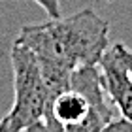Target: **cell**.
I'll list each match as a JSON object with an SVG mask.
<instances>
[{"label":"cell","instance_id":"52a82bcc","mask_svg":"<svg viewBox=\"0 0 132 132\" xmlns=\"http://www.w3.org/2000/svg\"><path fill=\"white\" fill-rule=\"evenodd\" d=\"M117 47H119V53H121V59H123L125 66H127V72L132 79V49H128L125 44H117Z\"/></svg>","mask_w":132,"mask_h":132},{"label":"cell","instance_id":"7a4b0ae2","mask_svg":"<svg viewBox=\"0 0 132 132\" xmlns=\"http://www.w3.org/2000/svg\"><path fill=\"white\" fill-rule=\"evenodd\" d=\"M47 113L68 132H102L115 119V106L102 83L98 64L72 72L70 87L53 96Z\"/></svg>","mask_w":132,"mask_h":132},{"label":"cell","instance_id":"5b68a950","mask_svg":"<svg viewBox=\"0 0 132 132\" xmlns=\"http://www.w3.org/2000/svg\"><path fill=\"white\" fill-rule=\"evenodd\" d=\"M23 132H68L64 127H61L55 119H53L49 113L45 111V115L42 117V119H38L36 123H32L28 128H25Z\"/></svg>","mask_w":132,"mask_h":132},{"label":"cell","instance_id":"9c48e42d","mask_svg":"<svg viewBox=\"0 0 132 132\" xmlns=\"http://www.w3.org/2000/svg\"><path fill=\"white\" fill-rule=\"evenodd\" d=\"M113 125H115L117 132H132V121H128V119H113Z\"/></svg>","mask_w":132,"mask_h":132},{"label":"cell","instance_id":"8992f818","mask_svg":"<svg viewBox=\"0 0 132 132\" xmlns=\"http://www.w3.org/2000/svg\"><path fill=\"white\" fill-rule=\"evenodd\" d=\"M38 6H42V10L47 13L49 19L61 17V0H34Z\"/></svg>","mask_w":132,"mask_h":132},{"label":"cell","instance_id":"30bf717a","mask_svg":"<svg viewBox=\"0 0 132 132\" xmlns=\"http://www.w3.org/2000/svg\"><path fill=\"white\" fill-rule=\"evenodd\" d=\"M102 132H117V128H115V125H113V121H111L110 125H108V127H106L104 130H102Z\"/></svg>","mask_w":132,"mask_h":132},{"label":"cell","instance_id":"277c9868","mask_svg":"<svg viewBox=\"0 0 132 132\" xmlns=\"http://www.w3.org/2000/svg\"><path fill=\"white\" fill-rule=\"evenodd\" d=\"M98 68L104 89L110 100L113 102V106L117 108L121 117L132 121V79L121 59L117 44L106 49V53L98 61Z\"/></svg>","mask_w":132,"mask_h":132},{"label":"cell","instance_id":"3957f363","mask_svg":"<svg viewBox=\"0 0 132 132\" xmlns=\"http://www.w3.org/2000/svg\"><path fill=\"white\" fill-rule=\"evenodd\" d=\"M10 62L13 72L15 98L8 115L11 123L23 132L45 115L47 106L51 102V94L42 76L40 61L32 53V49L15 40L10 51Z\"/></svg>","mask_w":132,"mask_h":132},{"label":"cell","instance_id":"6da1fadb","mask_svg":"<svg viewBox=\"0 0 132 132\" xmlns=\"http://www.w3.org/2000/svg\"><path fill=\"white\" fill-rule=\"evenodd\" d=\"M108 34V21L94 10L85 8L68 17L23 27L17 42L32 49L40 61L76 70L83 64H98L110 47Z\"/></svg>","mask_w":132,"mask_h":132},{"label":"cell","instance_id":"ba28073f","mask_svg":"<svg viewBox=\"0 0 132 132\" xmlns=\"http://www.w3.org/2000/svg\"><path fill=\"white\" fill-rule=\"evenodd\" d=\"M0 132H21V130L17 128L13 123H11L10 115L6 113V115H4L2 119H0Z\"/></svg>","mask_w":132,"mask_h":132}]
</instances>
